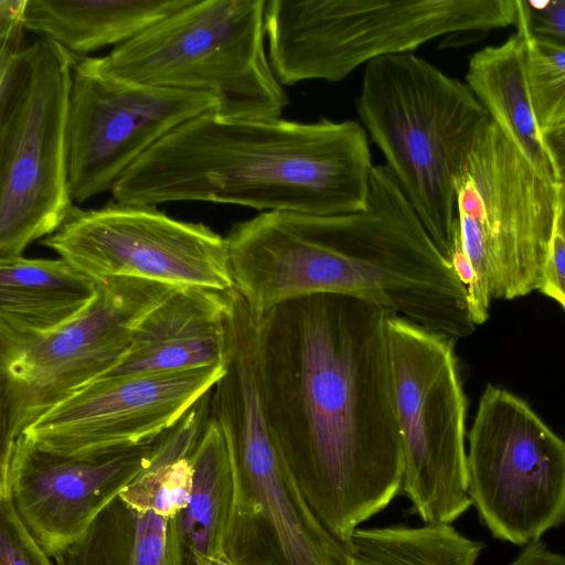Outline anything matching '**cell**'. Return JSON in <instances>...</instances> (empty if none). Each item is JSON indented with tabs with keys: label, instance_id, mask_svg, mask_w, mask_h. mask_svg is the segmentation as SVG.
<instances>
[{
	"label": "cell",
	"instance_id": "cell-20",
	"mask_svg": "<svg viewBox=\"0 0 565 565\" xmlns=\"http://www.w3.org/2000/svg\"><path fill=\"white\" fill-rule=\"evenodd\" d=\"M190 0H28L25 29L86 57L132 40Z\"/></svg>",
	"mask_w": 565,
	"mask_h": 565
},
{
	"label": "cell",
	"instance_id": "cell-30",
	"mask_svg": "<svg viewBox=\"0 0 565 565\" xmlns=\"http://www.w3.org/2000/svg\"><path fill=\"white\" fill-rule=\"evenodd\" d=\"M508 565H565V555L552 551L542 540L522 546Z\"/></svg>",
	"mask_w": 565,
	"mask_h": 565
},
{
	"label": "cell",
	"instance_id": "cell-14",
	"mask_svg": "<svg viewBox=\"0 0 565 565\" xmlns=\"http://www.w3.org/2000/svg\"><path fill=\"white\" fill-rule=\"evenodd\" d=\"M218 96L148 86L76 57L68 109V186L79 203L107 190L171 130L221 108Z\"/></svg>",
	"mask_w": 565,
	"mask_h": 565
},
{
	"label": "cell",
	"instance_id": "cell-2",
	"mask_svg": "<svg viewBox=\"0 0 565 565\" xmlns=\"http://www.w3.org/2000/svg\"><path fill=\"white\" fill-rule=\"evenodd\" d=\"M224 237L234 289L255 320L281 301L334 294L456 341L475 331L467 288L386 164L374 166L360 211L264 212L233 224Z\"/></svg>",
	"mask_w": 565,
	"mask_h": 565
},
{
	"label": "cell",
	"instance_id": "cell-1",
	"mask_svg": "<svg viewBox=\"0 0 565 565\" xmlns=\"http://www.w3.org/2000/svg\"><path fill=\"white\" fill-rule=\"evenodd\" d=\"M388 315L354 297L315 294L256 320L270 434L315 515L343 543L403 486Z\"/></svg>",
	"mask_w": 565,
	"mask_h": 565
},
{
	"label": "cell",
	"instance_id": "cell-9",
	"mask_svg": "<svg viewBox=\"0 0 565 565\" xmlns=\"http://www.w3.org/2000/svg\"><path fill=\"white\" fill-rule=\"evenodd\" d=\"M76 57L39 38L0 68V259L53 234L74 206L67 131Z\"/></svg>",
	"mask_w": 565,
	"mask_h": 565
},
{
	"label": "cell",
	"instance_id": "cell-12",
	"mask_svg": "<svg viewBox=\"0 0 565 565\" xmlns=\"http://www.w3.org/2000/svg\"><path fill=\"white\" fill-rule=\"evenodd\" d=\"M468 441V493L494 539L523 546L565 523V439L522 398L488 384Z\"/></svg>",
	"mask_w": 565,
	"mask_h": 565
},
{
	"label": "cell",
	"instance_id": "cell-21",
	"mask_svg": "<svg viewBox=\"0 0 565 565\" xmlns=\"http://www.w3.org/2000/svg\"><path fill=\"white\" fill-rule=\"evenodd\" d=\"M53 559L55 565H186L174 519L136 510L119 497Z\"/></svg>",
	"mask_w": 565,
	"mask_h": 565
},
{
	"label": "cell",
	"instance_id": "cell-19",
	"mask_svg": "<svg viewBox=\"0 0 565 565\" xmlns=\"http://www.w3.org/2000/svg\"><path fill=\"white\" fill-rule=\"evenodd\" d=\"M526 33L516 32L469 60L466 81L491 121L543 177L555 181L536 125L526 70Z\"/></svg>",
	"mask_w": 565,
	"mask_h": 565
},
{
	"label": "cell",
	"instance_id": "cell-23",
	"mask_svg": "<svg viewBox=\"0 0 565 565\" xmlns=\"http://www.w3.org/2000/svg\"><path fill=\"white\" fill-rule=\"evenodd\" d=\"M345 545L349 565H476L486 547L448 523L356 529Z\"/></svg>",
	"mask_w": 565,
	"mask_h": 565
},
{
	"label": "cell",
	"instance_id": "cell-24",
	"mask_svg": "<svg viewBox=\"0 0 565 565\" xmlns=\"http://www.w3.org/2000/svg\"><path fill=\"white\" fill-rule=\"evenodd\" d=\"M526 36L527 81L541 132L565 125V47L527 33Z\"/></svg>",
	"mask_w": 565,
	"mask_h": 565
},
{
	"label": "cell",
	"instance_id": "cell-32",
	"mask_svg": "<svg viewBox=\"0 0 565 565\" xmlns=\"http://www.w3.org/2000/svg\"><path fill=\"white\" fill-rule=\"evenodd\" d=\"M199 565H232L224 557L207 558L201 562Z\"/></svg>",
	"mask_w": 565,
	"mask_h": 565
},
{
	"label": "cell",
	"instance_id": "cell-28",
	"mask_svg": "<svg viewBox=\"0 0 565 565\" xmlns=\"http://www.w3.org/2000/svg\"><path fill=\"white\" fill-rule=\"evenodd\" d=\"M540 291L565 309V234L557 222Z\"/></svg>",
	"mask_w": 565,
	"mask_h": 565
},
{
	"label": "cell",
	"instance_id": "cell-29",
	"mask_svg": "<svg viewBox=\"0 0 565 565\" xmlns=\"http://www.w3.org/2000/svg\"><path fill=\"white\" fill-rule=\"evenodd\" d=\"M551 162L555 182L565 183V125L540 132Z\"/></svg>",
	"mask_w": 565,
	"mask_h": 565
},
{
	"label": "cell",
	"instance_id": "cell-16",
	"mask_svg": "<svg viewBox=\"0 0 565 565\" xmlns=\"http://www.w3.org/2000/svg\"><path fill=\"white\" fill-rule=\"evenodd\" d=\"M156 441L72 457L21 435L0 455V494H10L30 533L53 558L139 476Z\"/></svg>",
	"mask_w": 565,
	"mask_h": 565
},
{
	"label": "cell",
	"instance_id": "cell-17",
	"mask_svg": "<svg viewBox=\"0 0 565 565\" xmlns=\"http://www.w3.org/2000/svg\"><path fill=\"white\" fill-rule=\"evenodd\" d=\"M230 291L199 287L174 290L142 317L122 359L100 377L225 365Z\"/></svg>",
	"mask_w": 565,
	"mask_h": 565
},
{
	"label": "cell",
	"instance_id": "cell-11",
	"mask_svg": "<svg viewBox=\"0 0 565 565\" xmlns=\"http://www.w3.org/2000/svg\"><path fill=\"white\" fill-rule=\"evenodd\" d=\"M177 289L106 278L65 324L39 337L0 340V455L43 414L117 365L138 322Z\"/></svg>",
	"mask_w": 565,
	"mask_h": 565
},
{
	"label": "cell",
	"instance_id": "cell-22",
	"mask_svg": "<svg viewBox=\"0 0 565 565\" xmlns=\"http://www.w3.org/2000/svg\"><path fill=\"white\" fill-rule=\"evenodd\" d=\"M192 486L186 507L174 518L186 565L224 557L233 502V476L224 437L210 416L191 455Z\"/></svg>",
	"mask_w": 565,
	"mask_h": 565
},
{
	"label": "cell",
	"instance_id": "cell-27",
	"mask_svg": "<svg viewBox=\"0 0 565 565\" xmlns=\"http://www.w3.org/2000/svg\"><path fill=\"white\" fill-rule=\"evenodd\" d=\"M28 0H0V68L11 65L23 46Z\"/></svg>",
	"mask_w": 565,
	"mask_h": 565
},
{
	"label": "cell",
	"instance_id": "cell-4",
	"mask_svg": "<svg viewBox=\"0 0 565 565\" xmlns=\"http://www.w3.org/2000/svg\"><path fill=\"white\" fill-rule=\"evenodd\" d=\"M356 109L429 236L449 260L455 181L490 117L467 83L413 53L365 65Z\"/></svg>",
	"mask_w": 565,
	"mask_h": 565
},
{
	"label": "cell",
	"instance_id": "cell-8",
	"mask_svg": "<svg viewBox=\"0 0 565 565\" xmlns=\"http://www.w3.org/2000/svg\"><path fill=\"white\" fill-rule=\"evenodd\" d=\"M455 188L459 235L473 271L469 313L482 324L491 299L540 290L556 228L558 185L490 120Z\"/></svg>",
	"mask_w": 565,
	"mask_h": 565
},
{
	"label": "cell",
	"instance_id": "cell-5",
	"mask_svg": "<svg viewBox=\"0 0 565 565\" xmlns=\"http://www.w3.org/2000/svg\"><path fill=\"white\" fill-rule=\"evenodd\" d=\"M210 416L224 437L233 476L224 558L232 565H349L345 543L315 515L273 439L253 334L230 338Z\"/></svg>",
	"mask_w": 565,
	"mask_h": 565
},
{
	"label": "cell",
	"instance_id": "cell-18",
	"mask_svg": "<svg viewBox=\"0 0 565 565\" xmlns=\"http://www.w3.org/2000/svg\"><path fill=\"white\" fill-rule=\"evenodd\" d=\"M98 281L63 258L0 259V340L39 337L94 300Z\"/></svg>",
	"mask_w": 565,
	"mask_h": 565
},
{
	"label": "cell",
	"instance_id": "cell-7",
	"mask_svg": "<svg viewBox=\"0 0 565 565\" xmlns=\"http://www.w3.org/2000/svg\"><path fill=\"white\" fill-rule=\"evenodd\" d=\"M266 3L190 0L97 63L132 83L214 94L231 116L280 117L289 100L265 47Z\"/></svg>",
	"mask_w": 565,
	"mask_h": 565
},
{
	"label": "cell",
	"instance_id": "cell-3",
	"mask_svg": "<svg viewBox=\"0 0 565 565\" xmlns=\"http://www.w3.org/2000/svg\"><path fill=\"white\" fill-rule=\"evenodd\" d=\"M373 168L355 120L256 119L217 108L167 134L110 192L127 204L202 201L334 215L365 207Z\"/></svg>",
	"mask_w": 565,
	"mask_h": 565
},
{
	"label": "cell",
	"instance_id": "cell-10",
	"mask_svg": "<svg viewBox=\"0 0 565 565\" xmlns=\"http://www.w3.org/2000/svg\"><path fill=\"white\" fill-rule=\"evenodd\" d=\"M386 333L404 454L402 490L423 523L451 524L472 505L456 340L392 313Z\"/></svg>",
	"mask_w": 565,
	"mask_h": 565
},
{
	"label": "cell",
	"instance_id": "cell-15",
	"mask_svg": "<svg viewBox=\"0 0 565 565\" xmlns=\"http://www.w3.org/2000/svg\"><path fill=\"white\" fill-rule=\"evenodd\" d=\"M225 370L226 364L99 377L52 407L22 435L49 451L72 457L150 444L211 392Z\"/></svg>",
	"mask_w": 565,
	"mask_h": 565
},
{
	"label": "cell",
	"instance_id": "cell-26",
	"mask_svg": "<svg viewBox=\"0 0 565 565\" xmlns=\"http://www.w3.org/2000/svg\"><path fill=\"white\" fill-rule=\"evenodd\" d=\"M516 28L565 47V0H518Z\"/></svg>",
	"mask_w": 565,
	"mask_h": 565
},
{
	"label": "cell",
	"instance_id": "cell-25",
	"mask_svg": "<svg viewBox=\"0 0 565 565\" xmlns=\"http://www.w3.org/2000/svg\"><path fill=\"white\" fill-rule=\"evenodd\" d=\"M18 514L9 493L0 494V565H55Z\"/></svg>",
	"mask_w": 565,
	"mask_h": 565
},
{
	"label": "cell",
	"instance_id": "cell-6",
	"mask_svg": "<svg viewBox=\"0 0 565 565\" xmlns=\"http://www.w3.org/2000/svg\"><path fill=\"white\" fill-rule=\"evenodd\" d=\"M518 0H269L268 57L281 85L340 82L362 64L443 35L516 24Z\"/></svg>",
	"mask_w": 565,
	"mask_h": 565
},
{
	"label": "cell",
	"instance_id": "cell-31",
	"mask_svg": "<svg viewBox=\"0 0 565 565\" xmlns=\"http://www.w3.org/2000/svg\"><path fill=\"white\" fill-rule=\"evenodd\" d=\"M558 185L557 225L565 234V183Z\"/></svg>",
	"mask_w": 565,
	"mask_h": 565
},
{
	"label": "cell",
	"instance_id": "cell-13",
	"mask_svg": "<svg viewBox=\"0 0 565 565\" xmlns=\"http://www.w3.org/2000/svg\"><path fill=\"white\" fill-rule=\"evenodd\" d=\"M41 243L97 281L135 277L177 288H234L225 237L203 223L173 218L157 205H74Z\"/></svg>",
	"mask_w": 565,
	"mask_h": 565
}]
</instances>
